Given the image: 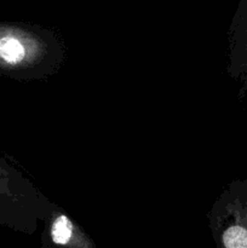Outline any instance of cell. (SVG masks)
<instances>
[{
	"label": "cell",
	"instance_id": "cell-4",
	"mask_svg": "<svg viewBox=\"0 0 247 248\" xmlns=\"http://www.w3.org/2000/svg\"><path fill=\"white\" fill-rule=\"evenodd\" d=\"M232 26L229 73L239 78L247 75V0H241Z\"/></svg>",
	"mask_w": 247,
	"mask_h": 248
},
{
	"label": "cell",
	"instance_id": "cell-2",
	"mask_svg": "<svg viewBox=\"0 0 247 248\" xmlns=\"http://www.w3.org/2000/svg\"><path fill=\"white\" fill-rule=\"evenodd\" d=\"M29 200L28 182L0 157V224L16 230L26 229Z\"/></svg>",
	"mask_w": 247,
	"mask_h": 248
},
{
	"label": "cell",
	"instance_id": "cell-1",
	"mask_svg": "<svg viewBox=\"0 0 247 248\" xmlns=\"http://www.w3.org/2000/svg\"><path fill=\"white\" fill-rule=\"evenodd\" d=\"M40 64V34L26 24L0 22V75L27 79Z\"/></svg>",
	"mask_w": 247,
	"mask_h": 248
},
{
	"label": "cell",
	"instance_id": "cell-6",
	"mask_svg": "<svg viewBox=\"0 0 247 248\" xmlns=\"http://www.w3.org/2000/svg\"><path fill=\"white\" fill-rule=\"evenodd\" d=\"M245 91H246V94H247V81H246V89H245Z\"/></svg>",
	"mask_w": 247,
	"mask_h": 248
},
{
	"label": "cell",
	"instance_id": "cell-5",
	"mask_svg": "<svg viewBox=\"0 0 247 248\" xmlns=\"http://www.w3.org/2000/svg\"><path fill=\"white\" fill-rule=\"evenodd\" d=\"M77 228L65 215H56L51 222L50 237L51 241L60 246H80L77 242Z\"/></svg>",
	"mask_w": 247,
	"mask_h": 248
},
{
	"label": "cell",
	"instance_id": "cell-3",
	"mask_svg": "<svg viewBox=\"0 0 247 248\" xmlns=\"http://www.w3.org/2000/svg\"><path fill=\"white\" fill-rule=\"evenodd\" d=\"M220 244L225 248H247V179L232 184L220 201Z\"/></svg>",
	"mask_w": 247,
	"mask_h": 248
}]
</instances>
